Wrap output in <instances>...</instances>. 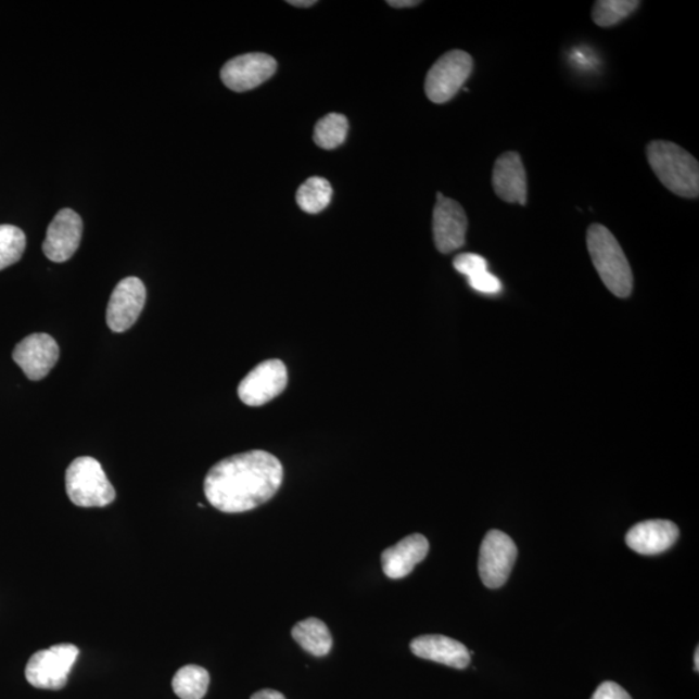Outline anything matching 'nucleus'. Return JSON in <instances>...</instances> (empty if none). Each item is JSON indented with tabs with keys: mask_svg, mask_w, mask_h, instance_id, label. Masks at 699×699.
Returning <instances> with one entry per match:
<instances>
[{
	"mask_svg": "<svg viewBox=\"0 0 699 699\" xmlns=\"http://www.w3.org/2000/svg\"><path fill=\"white\" fill-rule=\"evenodd\" d=\"M493 186L496 196L506 203L526 206L528 177L519 153L506 152L496 160Z\"/></svg>",
	"mask_w": 699,
	"mask_h": 699,
	"instance_id": "nucleus-14",
	"label": "nucleus"
},
{
	"mask_svg": "<svg viewBox=\"0 0 699 699\" xmlns=\"http://www.w3.org/2000/svg\"><path fill=\"white\" fill-rule=\"evenodd\" d=\"M590 699H632L621 685L614 682H605L597 688Z\"/></svg>",
	"mask_w": 699,
	"mask_h": 699,
	"instance_id": "nucleus-26",
	"label": "nucleus"
},
{
	"mask_svg": "<svg viewBox=\"0 0 699 699\" xmlns=\"http://www.w3.org/2000/svg\"><path fill=\"white\" fill-rule=\"evenodd\" d=\"M347 131L348 123L344 114L331 113L316 124L314 140L322 150L331 151L344 144Z\"/></svg>",
	"mask_w": 699,
	"mask_h": 699,
	"instance_id": "nucleus-21",
	"label": "nucleus"
},
{
	"mask_svg": "<svg viewBox=\"0 0 699 699\" xmlns=\"http://www.w3.org/2000/svg\"><path fill=\"white\" fill-rule=\"evenodd\" d=\"M677 537L678 528L674 522L649 520L631 528L626 535V543L637 554L654 556L674 546Z\"/></svg>",
	"mask_w": 699,
	"mask_h": 699,
	"instance_id": "nucleus-16",
	"label": "nucleus"
},
{
	"mask_svg": "<svg viewBox=\"0 0 699 699\" xmlns=\"http://www.w3.org/2000/svg\"><path fill=\"white\" fill-rule=\"evenodd\" d=\"M695 668H696V671L698 672L699 671V649L698 648L696 649V653H695Z\"/></svg>",
	"mask_w": 699,
	"mask_h": 699,
	"instance_id": "nucleus-30",
	"label": "nucleus"
},
{
	"mask_svg": "<svg viewBox=\"0 0 699 699\" xmlns=\"http://www.w3.org/2000/svg\"><path fill=\"white\" fill-rule=\"evenodd\" d=\"M292 637L302 649L314 657H326L333 645L331 631L318 618H307L295 624Z\"/></svg>",
	"mask_w": 699,
	"mask_h": 699,
	"instance_id": "nucleus-18",
	"label": "nucleus"
},
{
	"mask_svg": "<svg viewBox=\"0 0 699 699\" xmlns=\"http://www.w3.org/2000/svg\"><path fill=\"white\" fill-rule=\"evenodd\" d=\"M147 291L138 278H126L114 288L106 308V325L113 332L123 333L136 325L143 312Z\"/></svg>",
	"mask_w": 699,
	"mask_h": 699,
	"instance_id": "nucleus-11",
	"label": "nucleus"
},
{
	"mask_svg": "<svg viewBox=\"0 0 699 699\" xmlns=\"http://www.w3.org/2000/svg\"><path fill=\"white\" fill-rule=\"evenodd\" d=\"M26 247L23 230L12 225H0V271L17 264Z\"/></svg>",
	"mask_w": 699,
	"mask_h": 699,
	"instance_id": "nucleus-23",
	"label": "nucleus"
},
{
	"mask_svg": "<svg viewBox=\"0 0 699 699\" xmlns=\"http://www.w3.org/2000/svg\"><path fill=\"white\" fill-rule=\"evenodd\" d=\"M512 537L499 530H491L481 544L479 571L483 584L496 589L506 584L517 560Z\"/></svg>",
	"mask_w": 699,
	"mask_h": 699,
	"instance_id": "nucleus-7",
	"label": "nucleus"
},
{
	"mask_svg": "<svg viewBox=\"0 0 699 699\" xmlns=\"http://www.w3.org/2000/svg\"><path fill=\"white\" fill-rule=\"evenodd\" d=\"M59 356L58 342L46 333L28 335L16 345L12 354L13 361L31 381L43 380L56 366Z\"/></svg>",
	"mask_w": 699,
	"mask_h": 699,
	"instance_id": "nucleus-12",
	"label": "nucleus"
},
{
	"mask_svg": "<svg viewBox=\"0 0 699 699\" xmlns=\"http://www.w3.org/2000/svg\"><path fill=\"white\" fill-rule=\"evenodd\" d=\"M454 267L457 272L470 279L475 275L488 271V262L480 254L463 253L454 259Z\"/></svg>",
	"mask_w": 699,
	"mask_h": 699,
	"instance_id": "nucleus-24",
	"label": "nucleus"
},
{
	"mask_svg": "<svg viewBox=\"0 0 699 699\" xmlns=\"http://www.w3.org/2000/svg\"><path fill=\"white\" fill-rule=\"evenodd\" d=\"M412 653L422 660L463 670L470 663V650L460 641L443 635H423L409 644Z\"/></svg>",
	"mask_w": 699,
	"mask_h": 699,
	"instance_id": "nucleus-17",
	"label": "nucleus"
},
{
	"mask_svg": "<svg viewBox=\"0 0 699 699\" xmlns=\"http://www.w3.org/2000/svg\"><path fill=\"white\" fill-rule=\"evenodd\" d=\"M211 675L198 664H187L173 678L174 694L180 699H203L209 688Z\"/></svg>",
	"mask_w": 699,
	"mask_h": 699,
	"instance_id": "nucleus-19",
	"label": "nucleus"
},
{
	"mask_svg": "<svg viewBox=\"0 0 699 699\" xmlns=\"http://www.w3.org/2000/svg\"><path fill=\"white\" fill-rule=\"evenodd\" d=\"M472 72L473 59L468 52L454 50L445 53L428 73V99L435 104L449 102L462 89Z\"/></svg>",
	"mask_w": 699,
	"mask_h": 699,
	"instance_id": "nucleus-6",
	"label": "nucleus"
},
{
	"mask_svg": "<svg viewBox=\"0 0 699 699\" xmlns=\"http://www.w3.org/2000/svg\"><path fill=\"white\" fill-rule=\"evenodd\" d=\"M429 542L421 534H412L389 547L381 555L382 571L390 580H402L411 574L416 564L425 560Z\"/></svg>",
	"mask_w": 699,
	"mask_h": 699,
	"instance_id": "nucleus-15",
	"label": "nucleus"
},
{
	"mask_svg": "<svg viewBox=\"0 0 699 699\" xmlns=\"http://www.w3.org/2000/svg\"><path fill=\"white\" fill-rule=\"evenodd\" d=\"M647 157L669 191L685 199L699 196V165L688 151L669 140H653L647 147Z\"/></svg>",
	"mask_w": 699,
	"mask_h": 699,
	"instance_id": "nucleus-2",
	"label": "nucleus"
},
{
	"mask_svg": "<svg viewBox=\"0 0 699 699\" xmlns=\"http://www.w3.org/2000/svg\"><path fill=\"white\" fill-rule=\"evenodd\" d=\"M288 385L284 363L271 359L260 363L240 382L239 398L246 406L260 407L277 398Z\"/></svg>",
	"mask_w": 699,
	"mask_h": 699,
	"instance_id": "nucleus-8",
	"label": "nucleus"
},
{
	"mask_svg": "<svg viewBox=\"0 0 699 699\" xmlns=\"http://www.w3.org/2000/svg\"><path fill=\"white\" fill-rule=\"evenodd\" d=\"M65 490L74 506L80 508H104L116 499L102 463L90 456L78 457L66 469Z\"/></svg>",
	"mask_w": 699,
	"mask_h": 699,
	"instance_id": "nucleus-4",
	"label": "nucleus"
},
{
	"mask_svg": "<svg viewBox=\"0 0 699 699\" xmlns=\"http://www.w3.org/2000/svg\"><path fill=\"white\" fill-rule=\"evenodd\" d=\"M284 469L277 456L254 449L227 457L206 474L207 501L224 513H244L271 500L278 493Z\"/></svg>",
	"mask_w": 699,
	"mask_h": 699,
	"instance_id": "nucleus-1",
	"label": "nucleus"
},
{
	"mask_svg": "<svg viewBox=\"0 0 699 699\" xmlns=\"http://www.w3.org/2000/svg\"><path fill=\"white\" fill-rule=\"evenodd\" d=\"M78 656L79 649L73 644H58L39 650L26 664V681L37 689H63Z\"/></svg>",
	"mask_w": 699,
	"mask_h": 699,
	"instance_id": "nucleus-5",
	"label": "nucleus"
},
{
	"mask_svg": "<svg viewBox=\"0 0 699 699\" xmlns=\"http://www.w3.org/2000/svg\"><path fill=\"white\" fill-rule=\"evenodd\" d=\"M82 232L84 221L76 212L60 211L47 230L43 243L46 257L56 264L71 259L78 251Z\"/></svg>",
	"mask_w": 699,
	"mask_h": 699,
	"instance_id": "nucleus-13",
	"label": "nucleus"
},
{
	"mask_svg": "<svg viewBox=\"0 0 699 699\" xmlns=\"http://www.w3.org/2000/svg\"><path fill=\"white\" fill-rule=\"evenodd\" d=\"M288 3L294 7H305V9L316 4L315 0H289Z\"/></svg>",
	"mask_w": 699,
	"mask_h": 699,
	"instance_id": "nucleus-29",
	"label": "nucleus"
},
{
	"mask_svg": "<svg viewBox=\"0 0 699 699\" xmlns=\"http://www.w3.org/2000/svg\"><path fill=\"white\" fill-rule=\"evenodd\" d=\"M641 2L638 0H598L593 10V18L601 28H611L634 13Z\"/></svg>",
	"mask_w": 699,
	"mask_h": 699,
	"instance_id": "nucleus-22",
	"label": "nucleus"
},
{
	"mask_svg": "<svg viewBox=\"0 0 699 699\" xmlns=\"http://www.w3.org/2000/svg\"><path fill=\"white\" fill-rule=\"evenodd\" d=\"M332 186L325 178H310L298 188L297 204L308 214H318L326 209L332 200Z\"/></svg>",
	"mask_w": 699,
	"mask_h": 699,
	"instance_id": "nucleus-20",
	"label": "nucleus"
},
{
	"mask_svg": "<svg viewBox=\"0 0 699 699\" xmlns=\"http://www.w3.org/2000/svg\"><path fill=\"white\" fill-rule=\"evenodd\" d=\"M468 282L474 291L482 294H497L503 289L501 281L490 271L475 275V277L468 279Z\"/></svg>",
	"mask_w": 699,
	"mask_h": 699,
	"instance_id": "nucleus-25",
	"label": "nucleus"
},
{
	"mask_svg": "<svg viewBox=\"0 0 699 699\" xmlns=\"http://www.w3.org/2000/svg\"><path fill=\"white\" fill-rule=\"evenodd\" d=\"M389 5L394 7V9H412V7L421 4V2H416V0H389Z\"/></svg>",
	"mask_w": 699,
	"mask_h": 699,
	"instance_id": "nucleus-28",
	"label": "nucleus"
},
{
	"mask_svg": "<svg viewBox=\"0 0 699 699\" xmlns=\"http://www.w3.org/2000/svg\"><path fill=\"white\" fill-rule=\"evenodd\" d=\"M278 69L277 60L266 53H246L233 58L220 71L221 82L228 89L244 92L265 84Z\"/></svg>",
	"mask_w": 699,
	"mask_h": 699,
	"instance_id": "nucleus-10",
	"label": "nucleus"
},
{
	"mask_svg": "<svg viewBox=\"0 0 699 699\" xmlns=\"http://www.w3.org/2000/svg\"><path fill=\"white\" fill-rule=\"evenodd\" d=\"M587 247L605 287L618 298L630 297L634 291V275L614 234L602 225H593L587 231Z\"/></svg>",
	"mask_w": 699,
	"mask_h": 699,
	"instance_id": "nucleus-3",
	"label": "nucleus"
},
{
	"mask_svg": "<svg viewBox=\"0 0 699 699\" xmlns=\"http://www.w3.org/2000/svg\"><path fill=\"white\" fill-rule=\"evenodd\" d=\"M251 699H287L284 695L274 689H262L255 691Z\"/></svg>",
	"mask_w": 699,
	"mask_h": 699,
	"instance_id": "nucleus-27",
	"label": "nucleus"
},
{
	"mask_svg": "<svg viewBox=\"0 0 699 699\" xmlns=\"http://www.w3.org/2000/svg\"><path fill=\"white\" fill-rule=\"evenodd\" d=\"M468 218L462 206L453 199L436 193L433 213V234L436 249L449 254L466 244Z\"/></svg>",
	"mask_w": 699,
	"mask_h": 699,
	"instance_id": "nucleus-9",
	"label": "nucleus"
}]
</instances>
